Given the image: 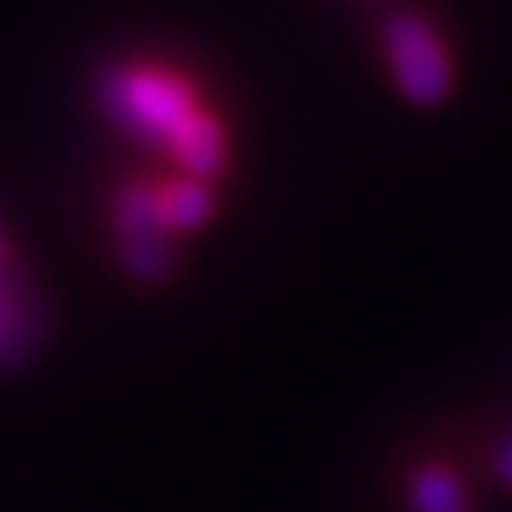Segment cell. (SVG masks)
<instances>
[{"instance_id": "cell-6", "label": "cell", "mask_w": 512, "mask_h": 512, "mask_svg": "<svg viewBox=\"0 0 512 512\" xmlns=\"http://www.w3.org/2000/svg\"><path fill=\"white\" fill-rule=\"evenodd\" d=\"M210 214V192L196 182H178L160 192V217L168 228H196Z\"/></svg>"}, {"instance_id": "cell-4", "label": "cell", "mask_w": 512, "mask_h": 512, "mask_svg": "<svg viewBox=\"0 0 512 512\" xmlns=\"http://www.w3.org/2000/svg\"><path fill=\"white\" fill-rule=\"evenodd\" d=\"M168 146L178 153V160H182L192 175H214L224 164L221 128H217V121H210L207 114H200V111L178 128Z\"/></svg>"}, {"instance_id": "cell-7", "label": "cell", "mask_w": 512, "mask_h": 512, "mask_svg": "<svg viewBox=\"0 0 512 512\" xmlns=\"http://www.w3.org/2000/svg\"><path fill=\"white\" fill-rule=\"evenodd\" d=\"M495 470H498V477H502L505 484H512V438L505 441L502 448H498V456H495Z\"/></svg>"}, {"instance_id": "cell-1", "label": "cell", "mask_w": 512, "mask_h": 512, "mask_svg": "<svg viewBox=\"0 0 512 512\" xmlns=\"http://www.w3.org/2000/svg\"><path fill=\"white\" fill-rule=\"evenodd\" d=\"M104 104L128 132L143 139H160V143H171V136L196 114L192 93L182 79L146 72V68L107 75Z\"/></svg>"}, {"instance_id": "cell-5", "label": "cell", "mask_w": 512, "mask_h": 512, "mask_svg": "<svg viewBox=\"0 0 512 512\" xmlns=\"http://www.w3.org/2000/svg\"><path fill=\"white\" fill-rule=\"evenodd\" d=\"M409 505H413V512H466V491L456 473L427 466L413 477Z\"/></svg>"}, {"instance_id": "cell-3", "label": "cell", "mask_w": 512, "mask_h": 512, "mask_svg": "<svg viewBox=\"0 0 512 512\" xmlns=\"http://www.w3.org/2000/svg\"><path fill=\"white\" fill-rule=\"evenodd\" d=\"M168 224L160 217V196L150 189H125L118 200V235L125 246V264L143 278H153L168 267V246H164Z\"/></svg>"}, {"instance_id": "cell-2", "label": "cell", "mask_w": 512, "mask_h": 512, "mask_svg": "<svg viewBox=\"0 0 512 512\" xmlns=\"http://www.w3.org/2000/svg\"><path fill=\"white\" fill-rule=\"evenodd\" d=\"M384 43H388V57L402 93L416 104H438L452 86V68L431 29L416 18H392Z\"/></svg>"}]
</instances>
